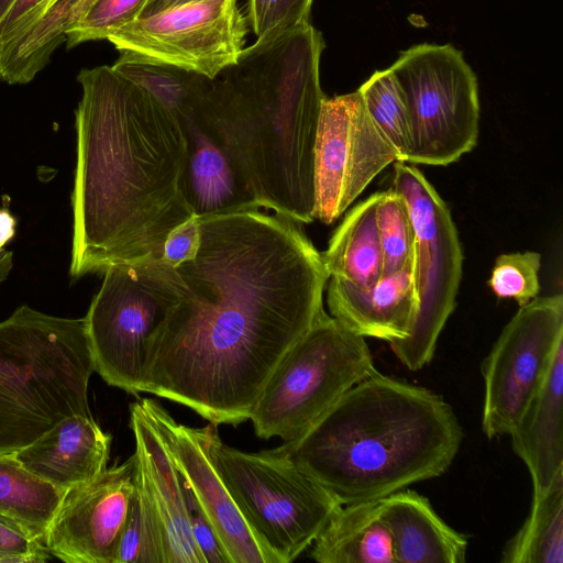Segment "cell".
<instances>
[{
	"label": "cell",
	"instance_id": "cell-1",
	"mask_svg": "<svg viewBox=\"0 0 563 563\" xmlns=\"http://www.w3.org/2000/svg\"><path fill=\"white\" fill-rule=\"evenodd\" d=\"M199 227L196 256L174 268L178 298L151 342L143 393L236 426L324 311L329 275L287 218L252 210Z\"/></svg>",
	"mask_w": 563,
	"mask_h": 563
},
{
	"label": "cell",
	"instance_id": "cell-2",
	"mask_svg": "<svg viewBox=\"0 0 563 563\" xmlns=\"http://www.w3.org/2000/svg\"><path fill=\"white\" fill-rule=\"evenodd\" d=\"M70 277L162 258L192 211L181 188L187 143L178 120L111 66L78 75Z\"/></svg>",
	"mask_w": 563,
	"mask_h": 563
},
{
	"label": "cell",
	"instance_id": "cell-3",
	"mask_svg": "<svg viewBox=\"0 0 563 563\" xmlns=\"http://www.w3.org/2000/svg\"><path fill=\"white\" fill-rule=\"evenodd\" d=\"M323 36L311 22L244 47L195 110L260 207L314 220V145Z\"/></svg>",
	"mask_w": 563,
	"mask_h": 563
},
{
	"label": "cell",
	"instance_id": "cell-4",
	"mask_svg": "<svg viewBox=\"0 0 563 563\" xmlns=\"http://www.w3.org/2000/svg\"><path fill=\"white\" fill-rule=\"evenodd\" d=\"M462 440L457 417L440 395L377 371L349 389L296 445L282 446L345 505L443 475Z\"/></svg>",
	"mask_w": 563,
	"mask_h": 563
},
{
	"label": "cell",
	"instance_id": "cell-5",
	"mask_svg": "<svg viewBox=\"0 0 563 563\" xmlns=\"http://www.w3.org/2000/svg\"><path fill=\"white\" fill-rule=\"evenodd\" d=\"M93 372L85 318L23 305L0 321V454H15L68 416L91 415Z\"/></svg>",
	"mask_w": 563,
	"mask_h": 563
},
{
	"label": "cell",
	"instance_id": "cell-6",
	"mask_svg": "<svg viewBox=\"0 0 563 563\" xmlns=\"http://www.w3.org/2000/svg\"><path fill=\"white\" fill-rule=\"evenodd\" d=\"M377 372L365 338L323 311L278 363L250 417L262 439L292 448L355 384Z\"/></svg>",
	"mask_w": 563,
	"mask_h": 563
},
{
	"label": "cell",
	"instance_id": "cell-7",
	"mask_svg": "<svg viewBox=\"0 0 563 563\" xmlns=\"http://www.w3.org/2000/svg\"><path fill=\"white\" fill-rule=\"evenodd\" d=\"M213 464L245 520L278 563L297 559L342 505L282 445L242 452L223 443L214 424Z\"/></svg>",
	"mask_w": 563,
	"mask_h": 563
},
{
	"label": "cell",
	"instance_id": "cell-8",
	"mask_svg": "<svg viewBox=\"0 0 563 563\" xmlns=\"http://www.w3.org/2000/svg\"><path fill=\"white\" fill-rule=\"evenodd\" d=\"M177 298L175 271L161 260L103 272L84 318L95 372L107 384L143 393L151 342Z\"/></svg>",
	"mask_w": 563,
	"mask_h": 563
},
{
	"label": "cell",
	"instance_id": "cell-9",
	"mask_svg": "<svg viewBox=\"0 0 563 563\" xmlns=\"http://www.w3.org/2000/svg\"><path fill=\"white\" fill-rule=\"evenodd\" d=\"M409 117L406 163L445 166L477 143L478 85L461 51L451 44H418L389 67Z\"/></svg>",
	"mask_w": 563,
	"mask_h": 563
},
{
	"label": "cell",
	"instance_id": "cell-10",
	"mask_svg": "<svg viewBox=\"0 0 563 563\" xmlns=\"http://www.w3.org/2000/svg\"><path fill=\"white\" fill-rule=\"evenodd\" d=\"M393 188L405 198L415 227L413 279L419 308L411 333L389 345L404 366L419 371L433 358L438 339L456 306L463 253L448 206L417 167L395 162Z\"/></svg>",
	"mask_w": 563,
	"mask_h": 563
},
{
	"label": "cell",
	"instance_id": "cell-11",
	"mask_svg": "<svg viewBox=\"0 0 563 563\" xmlns=\"http://www.w3.org/2000/svg\"><path fill=\"white\" fill-rule=\"evenodd\" d=\"M563 346V297H536L504 327L482 363V431L509 435Z\"/></svg>",
	"mask_w": 563,
	"mask_h": 563
},
{
	"label": "cell",
	"instance_id": "cell-12",
	"mask_svg": "<svg viewBox=\"0 0 563 563\" xmlns=\"http://www.w3.org/2000/svg\"><path fill=\"white\" fill-rule=\"evenodd\" d=\"M245 36L236 0H202L135 19L107 40L120 53L214 79L236 63Z\"/></svg>",
	"mask_w": 563,
	"mask_h": 563
},
{
	"label": "cell",
	"instance_id": "cell-13",
	"mask_svg": "<svg viewBox=\"0 0 563 563\" xmlns=\"http://www.w3.org/2000/svg\"><path fill=\"white\" fill-rule=\"evenodd\" d=\"M398 161L357 90L325 97L314 145V219L333 223L384 168Z\"/></svg>",
	"mask_w": 563,
	"mask_h": 563
},
{
	"label": "cell",
	"instance_id": "cell-14",
	"mask_svg": "<svg viewBox=\"0 0 563 563\" xmlns=\"http://www.w3.org/2000/svg\"><path fill=\"white\" fill-rule=\"evenodd\" d=\"M140 401L216 532L228 563H278L245 520L213 464L209 439L214 424L188 427L177 422L156 400Z\"/></svg>",
	"mask_w": 563,
	"mask_h": 563
},
{
	"label": "cell",
	"instance_id": "cell-15",
	"mask_svg": "<svg viewBox=\"0 0 563 563\" xmlns=\"http://www.w3.org/2000/svg\"><path fill=\"white\" fill-rule=\"evenodd\" d=\"M134 455L66 489L44 536L67 563H113L134 487Z\"/></svg>",
	"mask_w": 563,
	"mask_h": 563
},
{
	"label": "cell",
	"instance_id": "cell-16",
	"mask_svg": "<svg viewBox=\"0 0 563 563\" xmlns=\"http://www.w3.org/2000/svg\"><path fill=\"white\" fill-rule=\"evenodd\" d=\"M134 457L155 507L164 543V563H205L191 533L180 474L141 401L130 406Z\"/></svg>",
	"mask_w": 563,
	"mask_h": 563
},
{
	"label": "cell",
	"instance_id": "cell-17",
	"mask_svg": "<svg viewBox=\"0 0 563 563\" xmlns=\"http://www.w3.org/2000/svg\"><path fill=\"white\" fill-rule=\"evenodd\" d=\"M329 279L327 300L331 316L351 332L388 343L411 333L419 308L413 262L397 273L382 276L369 287Z\"/></svg>",
	"mask_w": 563,
	"mask_h": 563
},
{
	"label": "cell",
	"instance_id": "cell-18",
	"mask_svg": "<svg viewBox=\"0 0 563 563\" xmlns=\"http://www.w3.org/2000/svg\"><path fill=\"white\" fill-rule=\"evenodd\" d=\"M178 122L187 143L181 188L194 216L208 218L258 210L253 192L195 108Z\"/></svg>",
	"mask_w": 563,
	"mask_h": 563
},
{
	"label": "cell",
	"instance_id": "cell-19",
	"mask_svg": "<svg viewBox=\"0 0 563 563\" xmlns=\"http://www.w3.org/2000/svg\"><path fill=\"white\" fill-rule=\"evenodd\" d=\"M111 435L91 415H71L18 451L14 456L30 473L63 493L107 468Z\"/></svg>",
	"mask_w": 563,
	"mask_h": 563
},
{
	"label": "cell",
	"instance_id": "cell-20",
	"mask_svg": "<svg viewBox=\"0 0 563 563\" xmlns=\"http://www.w3.org/2000/svg\"><path fill=\"white\" fill-rule=\"evenodd\" d=\"M509 435L530 473L533 495L541 494L563 472V346Z\"/></svg>",
	"mask_w": 563,
	"mask_h": 563
},
{
	"label": "cell",
	"instance_id": "cell-21",
	"mask_svg": "<svg viewBox=\"0 0 563 563\" xmlns=\"http://www.w3.org/2000/svg\"><path fill=\"white\" fill-rule=\"evenodd\" d=\"M396 563H464L468 540L423 495L400 489L380 499Z\"/></svg>",
	"mask_w": 563,
	"mask_h": 563
},
{
	"label": "cell",
	"instance_id": "cell-22",
	"mask_svg": "<svg viewBox=\"0 0 563 563\" xmlns=\"http://www.w3.org/2000/svg\"><path fill=\"white\" fill-rule=\"evenodd\" d=\"M312 544L319 563H396L380 499L341 505Z\"/></svg>",
	"mask_w": 563,
	"mask_h": 563
},
{
	"label": "cell",
	"instance_id": "cell-23",
	"mask_svg": "<svg viewBox=\"0 0 563 563\" xmlns=\"http://www.w3.org/2000/svg\"><path fill=\"white\" fill-rule=\"evenodd\" d=\"M91 1L55 0L24 29L1 40L0 78L11 85L30 82Z\"/></svg>",
	"mask_w": 563,
	"mask_h": 563
},
{
	"label": "cell",
	"instance_id": "cell-24",
	"mask_svg": "<svg viewBox=\"0 0 563 563\" xmlns=\"http://www.w3.org/2000/svg\"><path fill=\"white\" fill-rule=\"evenodd\" d=\"M375 192L352 208L321 253L329 278L369 287L383 276V252L377 227Z\"/></svg>",
	"mask_w": 563,
	"mask_h": 563
},
{
	"label": "cell",
	"instance_id": "cell-25",
	"mask_svg": "<svg viewBox=\"0 0 563 563\" xmlns=\"http://www.w3.org/2000/svg\"><path fill=\"white\" fill-rule=\"evenodd\" d=\"M503 563H563V472L541 494L532 496L530 512L507 541Z\"/></svg>",
	"mask_w": 563,
	"mask_h": 563
},
{
	"label": "cell",
	"instance_id": "cell-26",
	"mask_svg": "<svg viewBox=\"0 0 563 563\" xmlns=\"http://www.w3.org/2000/svg\"><path fill=\"white\" fill-rule=\"evenodd\" d=\"M63 492L30 473L14 454H0V516L44 543Z\"/></svg>",
	"mask_w": 563,
	"mask_h": 563
},
{
	"label": "cell",
	"instance_id": "cell-27",
	"mask_svg": "<svg viewBox=\"0 0 563 563\" xmlns=\"http://www.w3.org/2000/svg\"><path fill=\"white\" fill-rule=\"evenodd\" d=\"M112 69L143 88L177 120L192 110L209 91L212 80L168 64L121 53Z\"/></svg>",
	"mask_w": 563,
	"mask_h": 563
},
{
	"label": "cell",
	"instance_id": "cell-28",
	"mask_svg": "<svg viewBox=\"0 0 563 563\" xmlns=\"http://www.w3.org/2000/svg\"><path fill=\"white\" fill-rule=\"evenodd\" d=\"M164 561L165 551L159 520L135 462L133 493L113 563H164Z\"/></svg>",
	"mask_w": 563,
	"mask_h": 563
},
{
	"label": "cell",
	"instance_id": "cell-29",
	"mask_svg": "<svg viewBox=\"0 0 563 563\" xmlns=\"http://www.w3.org/2000/svg\"><path fill=\"white\" fill-rule=\"evenodd\" d=\"M357 92L373 121L396 150L398 162H407L410 141L408 110L390 68L376 70Z\"/></svg>",
	"mask_w": 563,
	"mask_h": 563
},
{
	"label": "cell",
	"instance_id": "cell-30",
	"mask_svg": "<svg viewBox=\"0 0 563 563\" xmlns=\"http://www.w3.org/2000/svg\"><path fill=\"white\" fill-rule=\"evenodd\" d=\"M376 218L383 252V276L390 275L413 262L415 227L405 198L393 187L379 192Z\"/></svg>",
	"mask_w": 563,
	"mask_h": 563
},
{
	"label": "cell",
	"instance_id": "cell-31",
	"mask_svg": "<svg viewBox=\"0 0 563 563\" xmlns=\"http://www.w3.org/2000/svg\"><path fill=\"white\" fill-rule=\"evenodd\" d=\"M540 267L537 252L503 254L495 261L488 284L498 298H512L521 307L539 295Z\"/></svg>",
	"mask_w": 563,
	"mask_h": 563
},
{
	"label": "cell",
	"instance_id": "cell-32",
	"mask_svg": "<svg viewBox=\"0 0 563 563\" xmlns=\"http://www.w3.org/2000/svg\"><path fill=\"white\" fill-rule=\"evenodd\" d=\"M146 0H92L66 34L67 47L107 40L108 34L137 19Z\"/></svg>",
	"mask_w": 563,
	"mask_h": 563
},
{
	"label": "cell",
	"instance_id": "cell-33",
	"mask_svg": "<svg viewBox=\"0 0 563 563\" xmlns=\"http://www.w3.org/2000/svg\"><path fill=\"white\" fill-rule=\"evenodd\" d=\"M51 556L41 540L0 516V563H43Z\"/></svg>",
	"mask_w": 563,
	"mask_h": 563
},
{
	"label": "cell",
	"instance_id": "cell-34",
	"mask_svg": "<svg viewBox=\"0 0 563 563\" xmlns=\"http://www.w3.org/2000/svg\"><path fill=\"white\" fill-rule=\"evenodd\" d=\"M181 477V476H180ZM187 511L194 541L205 563H228L222 547L194 494L183 481Z\"/></svg>",
	"mask_w": 563,
	"mask_h": 563
},
{
	"label": "cell",
	"instance_id": "cell-35",
	"mask_svg": "<svg viewBox=\"0 0 563 563\" xmlns=\"http://www.w3.org/2000/svg\"><path fill=\"white\" fill-rule=\"evenodd\" d=\"M199 244V218L192 216L168 234L161 261L175 268L181 263L192 260L197 254Z\"/></svg>",
	"mask_w": 563,
	"mask_h": 563
},
{
	"label": "cell",
	"instance_id": "cell-36",
	"mask_svg": "<svg viewBox=\"0 0 563 563\" xmlns=\"http://www.w3.org/2000/svg\"><path fill=\"white\" fill-rule=\"evenodd\" d=\"M55 0H16L0 23V41L24 29L43 13Z\"/></svg>",
	"mask_w": 563,
	"mask_h": 563
},
{
	"label": "cell",
	"instance_id": "cell-37",
	"mask_svg": "<svg viewBox=\"0 0 563 563\" xmlns=\"http://www.w3.org/2000/svg\"><path fill=\"white\" fill-rule=\"evenodd\" d=\"M280 0H247V21L256 40L265 37L274 27Z\"/></svg>",
	"mask_w": 563,
	"mask_h": 563
},
{
	"label": "cell",
	"instance_id": "cell-38",
	"mask_svg": "<svg viewBox=\"0 0 563 563\" xmlns=\"http://www.w3.org/2000/svg\"><path fill=\"white\" fill-rule=\"evenodd\" d=\"M312 3L313 0H280L275 25L266 36L310 22Z\"/></svg>",
	"mask_w": 563,
	"mask_h": 563
},
{
	"label": "cell",
	"instance_id": "cell-39",
	"mask_svg": "<svg viewBox=\"0 0 563 563\" xmlns=\"http://www.w3.org/2000/svg\"><path fill=\"white\" fill-rule=\"evenodd\" d=\"M16 219L9 208H0V249L8 244L15 235Z\"/></svg>",
	"mask_w": 563,
	"mask_h": 563
},
{
	"label": "cell",
	"instance_id": "cell-40",
	"mask_svg": "<svg viewBox=\"0 0 563 563\" xmlns=\"http://www.w3.org/2000/svg\"><path fill=\"white\" fill-rule=\"evenodd\" d=\"M202 0H146L139 18H144L161 11L173 9L183 4L198 2ZM137 18V19H139Z\"/></svg>",
	"mask_w": 563,
	"mask_h": 563
},
{
	"label": "cell",
	"instance_id": "cell-41",
	"mask_svg": "<svg viewBox=\"0 0 563 563\" xmlns=\"http://www.w3.org/2000/svg\"><path fill=\"white\" fill-rule=\"evenodd\" d=\"M13 267V253L11 251L0 249V284L4 282Z\"/></svg>",
	"mask_w": 563,
	"mask_h": 563
},
{
	"label": "cell",
	"instance_id": "cell-42",
	"mask_svg": "<svg viewBox=\"0 0 563 563\" xmlns=\"http://www.w3.org/2000/svg\"><path fill=\"white\" fill-rule=\"evenodd\" d=\"M16 0H0V23L5 19Z\"/></svg>",
	"mask_w": 563,
	"mask_h": 563
}]
</instances>
